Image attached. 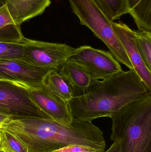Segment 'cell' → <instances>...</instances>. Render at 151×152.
I'll list each match as a JSON object with an SVG mask.
<instances>
[{"instance_id":"cell-12","label":"cell","mask_w":151,"mask_h":152,"mask_svg":"<svg viewBox=\"0 0 151 152\" xmlns=\"http://www.w3.org/2000/svg\"><path fill=\"white\" fill-rule=\"evenodd\" d=\"M20 26L12 18L6 4L0 8V42H23L25 37Z\"/></svg>"},{"instance_id":"cell-2","label":"cell","mask_w":151,"mask_h":152,"mask_svg":"<svg viewBox=\"0 0 151 152\" xmlns=\"http://www.w3.org/2000/svg\"><path fill=\"white\" fill-rule=\"evenodd\" d=\"M111 140L120 152H151V93L133 101L110 117Z\"/></svg>"},{"instance_id":"cell-26","label":"cell","mask_w":151,"mask_h":152,"mask_svg":"<svg viewBox=\"0 0 151 152\" xmlns=\"http://www.w3.org/2000/svg\"><path fill=\"white\" fill-rule=\"evenodd\" d=\"M0 152H5L4 151H0Z\"/></svg>"},{"instance_id":"cell-24","label":"cell","mask_w":151,"mask_h":152,"mask_svg":"<svg viewBox=\"0 0 151 152\" xmlns=\"http://www.w3.org/2000/svg\"><path fill=\"white\" fill-rule=\"evenodd\" d=\"M0 80H7L5 77H4V76L1 74V73H0Z\"/></svg>"},{"instance_id":"cell-9","label":"cell","mask_w":151,"mask_h":152,"mask_svg":"<svg viewBox=\"0 0 151 152\" xmlns=\"http://www.w3.org/2000/svg\"><path fill=\"white\" fill-rule=\"evenodd\" d=\"M120 41L130 60L134 70L151 93V71L148 69L139 53L135 31L122 22L113 23Z\"/></svg>"},{"instance_id":"cell-3","label":"cell","mask_w":151,"mask_h":152,"mask_svg":"<svg viewBox=\"0 0 151 152\" xmlns=\"http://www.w3.org/2000/svg\"><path fill=\"white\" fill-rule=\"evenodd\" d=\"M72 10L81 24L89 28L107 46L119 63L133 69L129 59L113 27V21L95 0H68Z\"/></svg>"},{"instance_id":"cell-13","label":"cell","mask_w":151,"mask_h":152,"mask_svg":"<svg viewBox=\"0 0 151 152\" xmlns=\"http://www.w3.org/2000/svg\"><path fill=\"white\" fill-rule=\"evenodd\" d=\"M128 13L138 31L151 33V0H126Z\"/></svg>"},{"instance_id":"cell-5","label":"cell","mask_w":151,"mask_h":152,"mask_svg":"<svg viewBox=\"0 0 151 152\" xmlns=\"http://www.w3.org/2000/svg\"><path fill=\"white\" fill-rule=\"evenodd\" d=\"M22 60L38 67L60 71L73 55L75 48L65 44L47 42L25 38Z\"/></svg>"},{"instance_id":"cell-15","label":"cell","mask_w":151,"mask_h":152,"mask_svg":"<svg viewBox=\"0 0 151 152\" xmlns=\"http://www.w3.org/2000/svg\"><path fill=\"white\" fill-rule=\"evenodd\" d=\"M113 21L128 13L126 0H95Z\"/></svg>"},{"instance_id":"cell-14","label":"cell","mask_w":151,"mask_h":152,"mask_svg":"<svg viewBox=\"0 0 151 152\" xmlns=\"http://www.w3.org/2000/svg\"><path fill=\"white\" fill-rule=\"evenodd\" d=\"M44 84L56 95L66 102L76 96L67 79L59 71L50 72L45 78Z\"/></svg>"},{"instance_id":"cell-16","label":"cell","mask_w":151,"mask_h":152,"mask_svg":"<svg viewBox=\"0 0 151 152\" xmlns=\"http://www.w3.org/2000/svg\"><path fill=\"white\" fill-rule=\"evenodd\" d=\"M139 53L148 69L151 71V33L135 31Z\"/></svg>"},{"instance_id":"cell-23","label":"cell","mask_w":151,"mask_h":152,"mask_svg":"<svg viewBox=\"0 0 151 152\" xmlns=\"http://www.w3.org/2000/svg\"><path fill=\"white\" fill-rule=\"evenodd\" d=\"M5 4H5V1H4V0H0V8L2 7L3 6L5 5Z\"/></svg>"},{"instance_id":"cell-11","label":"cell","mask_w":151,"mask_h":152,"mask_svg":"<svg viewBox=\"0 0 151 152\" xmlns=\"http://www.w3.org/2000/svg\"><path fill=\"white\" fill-rule=\"evenodd\" d=\"M69 81L76 96L85 94L95 80L71 58L66 61L60 71Z\"/></svg>"},{"instance_id":"cell-25","label":"cell","mask_w":151,"mask_h":152,"mask_svg":"<svg viewBox=\"0 0 151 152\" xmlns=\"http://www.w3.org/2000/svg\"><path fill=\"white\" fill-rule=\"evenodd\" d=\"M4 151L5 152H10V151H8V150H6V149H4Z\"/></svg>"},{"instance_id":"cell-18","label":"cell","mask_w":151,"mask_h":152,"mask_svg":"<svg viewBox=\"0 0 151 152\" xmlns=\"http://www.w3.org/2000/svg\"><path fill=\"white\" fill-rule=\"evenodd\" d=\"M0 134L4 149L10 152H28L26 146L9 131L0 129Z\"/></svg>"},{"instance_id":"cell-10","label":"cell","mask_w":151,"mask_h":152,"mask_svg":"<svg viewBox=\"0 0 151 152\" xmlns=\"http://www.w3.org/2000/svg\"><path fill=\"white\" fill-rule=\"evenodd\" d=\"M12 16L17 23H22L42 14L51 0H4Z\"/></svg>"},{"instance_id":"cell-7","label":"cell","mask_w":151,"mask_h":152,"mask_svg":"<svg viewBox=\"0 0 151 152\" xmlns=\"http://www.w3.org/2000/svg\"><path fill=\"white\" fill-rule=\"evenodd\" d=\"M52 71L35 66L21 60L0 59V73L8 80L28 88L44 84L45 78Z\"/></svg>"},{"instance_id":"cell-20","label":"cell","mask_w":151,"mask_h":152,"mask_svg":"<svg viewBox=\"0 0 151 152\" xmlns=\"http://www.w3.org/2000/svg\"><path fill=\"white\" fill-rule=\"evenodd\" d=\"M104 152H120L117 143L114 142L110 146V148Z\"/></svg>"},{"instance_id":"cell-4","label":"cell","mask_w":151,"mask_h":152,"mask_svg":"<svg viewBox=\"0 0 151 152\" xmlns=\"http://www.w3.org/2000/svg\"><path fill=\"white\" fill-rule=\"evenodd\" d=\"M0 113L9 117L51 118L33 102L28 87L2 80H0Z\"/></svg>"},{"instance_id":"cell-21","label":"cell","mask_w":151,"mask_h":152,"mask_svg":"<svg viewBox=\"0 0 151 152\" xmlns=\"http://www.w3.org/2000/svg\"><path fill=\"white\" fill-rule=\"evenodd\" d=\"M10 118L9 116H6V115H4V114H2L0 113V128L1 126L2 125L3 123L7 119Z\"/></svg>"},{"instance_id":"cell-8","label":"cell","mask_w":151,"mask_h":152,"mask_svg":"<svg viewBox=\"0 0 151 152\" xmlns=\"http://www.w3.org/2000/svg\"><path fill=\"white\" fill-rule=\"evenodd\" d=\"M33 102L51 118L61 124H72L74 118L68 104L43 84L37 88H28Z\"/></svg>"},{"instance_id":"cell-1","label":"cell","mask_w":151,"mask_h":152,"mask_svg":"<svg viewBox=\"0 0 151 152\" xmlns=\"http://www.w3.org/2000/svg\"><path fill=\"white\" fill-rule=\"evenodd\" d=\"M149 92L134 70L129 69L95 80L85 94L74 96L67 104L74 118L92 122L110 118Z\"/></svg>"},{"instance_id":"cell-19","label":"cell","mask_w":151,"mask_h":152,"mask_svg":"<svg viewBox=\"0 0 151 152\" xmlns=\"http://www.w3.org/2000/svg\"><path fill=\"white\" fill-rule=\"evenodd\" d=\"M90 146L80 145H70L64 146L52 152H104Z\"/></svg>"},{"instance_id":"cell-6","label":"cell","mask_w":151,"mask_h":152,"mask_svg":"<svg viewBox=\"0 0 151 152\" xmlns=\"http://www.w3.org/2000/svg\"><path fill=\"white\" fill-rule=\"evenodd\" d=\"M71 58L94 80H103L123 70L110 51L83 45L75 49Z\"/></svg>"},{"instance_id":"cell-17","label":"cell","mask_w":151,"mask_h":152,"mask_svg":"<svg viewBox=\"0 0 151 152\" xmlns=\"http://www.w3.org/2000/svg\"><path fill=\"white\" fill-rule=\"evenodd\" d=\"M25 39L20 42H0V59L22 60L24 56Z\"/></svg>"},{"instance_id":"cell-22","label":"cell","mask_w":151,"mask_h":152,"mask_svg":"<svg viewBox=\"0 0 151 152\" xmlns=\"http://www.w3.org/2000/svg\"><path fill=\"white\" fill-rule=\"evenodd\" d=\"M4 145L1 136L0 134V151H4Z\"/></svg>"}]
</instances>
